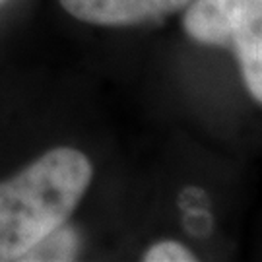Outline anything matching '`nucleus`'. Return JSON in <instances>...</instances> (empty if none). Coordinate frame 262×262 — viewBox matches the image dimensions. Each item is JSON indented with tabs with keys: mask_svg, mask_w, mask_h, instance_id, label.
Masks as SVG:
<instances>
[{
	"mask_svg": "<svg viewBox=\"0 0 262 262\" xmlns=\"http://www.w3.org/2000/svg\"><path fill=\"white\" fill-rule=\"evenodd\" d=\"M94 179L90 158L76 148L45 151L0 183V262L19 256L70 220Z\"/></svg>",
	"mask_w": 262,
	"mask_h": 262,
	"instance_id": "obj_1",
	"label": "nucleus"
},
{
	"mask_svg": "<svg viewBox=\"0 0 262 262\" xmlns=\"http://www.w3.org/2000/svg\"><path fill=\"white\" fill-rule=\"evenodd\" d=\"M183 28L192 41L235 53L249 94L262 103V0H190Z\"/></svg>",
	"mask_w": 262,
	"mask_h": 262,
	"instance_id": "obj_2",
	"label": "nucleus"
},
{
	"mask_svg": "<svg viewBox=\"0 0 262 262\" xmlns=\"http://www.w3.org/2000/svg\"><path fill=\"white\" fill-rule=\"evenodd\" d=\"M60 6L84 24L126 28L161 19L183 10L190 0H58Z\"/></svg>",
	"mask_w": 262,
	"mask_h": 262,
	"instance_id": "obj_3",
	"label": "nucleus"
},
{
	"mask_svg": "<svg viewBox=\"0 0 262 262\" xmlns=\"http://www.w3.org/2000/svg\"><path fill=\"white\" fill-rule=\"evenodd\" d=\"M80 254V235L62 224L19 256L18 262H66Z\"/></svg>",
	"mask_w": 262,
	"mask_h": 262,
	"instance_id": "obj_4",
	"label": "nucleus"
},
{
	"mask_svg": "<svg viewBox=\"0 0 262 262\" xmlns=\"http://www.w3.org/2000/svg\"><path fill=\"white\" fill-rule=\"evenodd\" d=\"M144 262H194L196 256L179 241H159L142 256Z\"/></svg>",
	"mask_w": 262,
	"mask_h": 262,
	"instance_id": "obj_5",
	"label": "nucleus"
},
{
	"mask_svg": "<svg viewBox=\"0 0 262 262\" xmlns=\"http://www.w3.org/2000/svg\"><path fill=\"white\" fill-rule=\"evenodd\" d=\"M0 2H2V0H0Z\"/></svg>",
	"mask_w": 262,
	"mask_h": 262,
	"instance_id": "obj_6",
	"label": "nucleus"
}]
</instances>
